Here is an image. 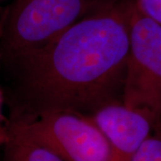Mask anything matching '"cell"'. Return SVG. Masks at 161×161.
Instances as JSON below:
<instances>
[{
    "instance_id": "obj_9",
    "label": "cell",
    "mask_w": 161,
    "mask_h": 161,
    "mask_svg": "<svg viewBox=\"0 0 161 161\" xmlns=\"http://www.w3.org/2000/svg\"><path fill=\"white\" fill-rule=\"evenodd\" d=\"M0 58H1V53H0ZM1 107H2V95L0 92V147L4 146V143L6 142V134H7V126L4 127L2 125V111H1Z\"/></svg>"
},
{
    "instance_id": "obj_4",
    "label": "cell",
    "mask_w": 161,
    "mask_h": 161,
    "mask_svg": "<svg viewBox=\"0 0 161 161\" xmlns=\"http://www.w3.org/2000/svg\"><path fill=\"white\" fill-rule=\"evenodd\" d=\"M15 118L64 161H114L108 139L91 115L54 111Z\"/></svg>"
},
{
    "instance_id": "obj_1",
    "label": "cell",
    "mask_w": 161,
    "mask_h": 161,
    "mask_svg": "<svg viewBox=\"0 0 161 161\" xmlns=\"http://www.w3.org/2000/svg\"><path fill=\"white\" fill-rule=\"evenodd\" d=\"M134 0H107L58 39L11 60L23 112L31 117L70 111L91 115L121 100Z\"/></svg>"
},
{
    "instance_id": "obj_2",
    "label": "cell",
    "mask_w": 161,
    "mask_h": 161,
    "mask_svg": "<svg viewBox=\"0 0 161 161\" xmlns=\"http://www.w3.org/2000/svg\"><path fill=\"white\" fill-rule=\"evenodd\" d=\"M107 0H14L0 22V43L9 61L39 50Z\"/></svg>"
},
{
    "instance_id": "obj_8",
    "label": "cell",
    "mask_w": 161,
    "mask_h": 161,
    "mask_svg": "<svg viewBox=\"0 0 161 161\" xmlns=\"http://www.w3.org/2000/svg\"><path fill=\"white\" fill-rule=\"evenodd\" d=\"M139 11L161 25V0H134Z\"/></svg>"
},
{
    "instance_id": "obj_3",
    "label": "cell",
    "mask_w": 161,
    "mask_h": 161,
    "mask_svg": "<svg viewBox=\"0 0 161 161\" xmlns=\"http://www.w3.org/2000/svg\"><path fill=\"white\" fill-rule=\"evenodd\" d=\"M121 101L147 110L161 126V25L142 14L135 4Z\"/></svg>"
},
{
    "instance_id": "obj_6",
    "label": "cell",
    "mask_w": 161,
    "mask_h": 161,
    "mask_svg": "<svg viewBox=\"0 0 161 161\" xmlns=\"http://www.w3.org/2000/svg\"><path fill=\"white\" fill-rule=\"evenodd\" d=\"M3 161H64L35 139L20 121L14 118L7 126Z\"/></svg>"
},
{
    "instance_id": "obj_5",
    "label": "cell",
    "mask_w": 161,
    "mask_h": 161,
    "mask_svg": "<svg viewBox=\"0 0 161 161\" xmlns=\"http://www.w3.org/2000/svg\"><path fill=\"white\" fill-rule=\"evenodd\" d=\"M91 116L108 139L114 161H130L147 139L161 133L152 114L128 107L121 100L104 105Z\"/></svg>"
},
{
    "instance_id": "obj_7",
    "label": "cell",
    "mask_w": 161,
    "mask_h": 161,
    "mask_svg": "<svg viewBox=\"0 0 161 161\" xmlns=\"http://www.w3.org/2000/svg\"><path fill=\"white\" fill-rule=\"evenodd\" d=\"M130 161H161V133L147 139Z\"/></svg>"
}]
</instances>
